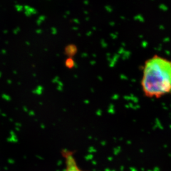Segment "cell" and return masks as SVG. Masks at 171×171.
<instances>
[{"label": "cell", "instance_id": "6da1fadb", "mask_svg": "<svg viewBox=\"0 0 171 171\" xmlns=\"http://www.w3.org/2000/svg\"><path fill=\"white\" fill-rule=\"evenodd\" d=\"M141 84L144 95L150 98L171 94V60L157 55L147 59L143 66Z\"/></svg>", "mask_w": 171, "mask_h": 171}, {"label": "cell", "instance_id": "7a4b0ae2", "mask_svg": "<svg viewBox=\"0 0 171 171\" xmlns=\"http://www.w3.org/2000/svg\"><path fill=\"white\" fill-rule=\"evenodd\" d=\"M63 155L64 157L66 166L64 171H85L79 167L72 152L65 151L63 152Z\"/></svg>", "mask_w": 171, "mask_h": 171}]
</instances>
